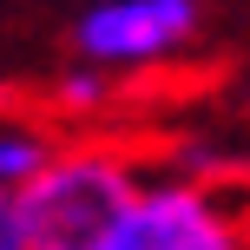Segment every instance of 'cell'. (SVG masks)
<instances>
[{"instance_id":"1","label":"cell","mask_w":250,"mask_h":250,"mask_svg":"<svg viewBox=\"0 0 250 250\" xmlns=\"http://www.w3.org/2000/svg\"><path fill=\"white\" fill-rule=\"evenodd\" d=\"M138 178L119 151H53L46 171H33L20 198L26 250H105L119 211L132 204Z\"/></svg>"},{"instance_id":"2","label":"cell","mask_w":250,"mask_h":250,"mask_svg":"<svg viewBox=\"0 0 250 250\" xmlns=\"http://www.w3.org/2000/svg\"><path fill=\"white\" fill-rule=\"evenodd\" d=\"M198 33V0H92L73 26L79 60L125 73V66H158Z\"/></svg>"},{"instance_id":"3","label":"cell","mask_w":250,"mask_h":250,"mask_svg":"<svg viewBox=\"0 0 250 250\" xmlns=\"http://www.w3.org/2000/svg\"><path fill=\"white\" fill-rule=\"evenodd\" d=\"M237 244V217L211 198L204 185H151L132 191L119 211L105 250H230Z\"/></svg>"},{"instance_id":"4","label":"cell","mask_w":250,"mask_h":250,"mask_svg":"<svg viewBox=\"0 0 250 250\" xmlns=\"http://www.w3.org/2000/svg\"><path fill=\"white\" fill-rule=\"evenodd\" d=\"M46 158H53V138L40 132V125L0 119V185H7V191H20L33 171H46Z\"/></svg>"},{"instance_id":"5","label":"cell","mask_w":250,"mask_h":250,"mask_svg":"<svg viewBox=\"0 0 250 250\" xmlns=\"http://www.w3.org/2000/svg\"><path fill=\"white\" fill-rule=\"evenodd\" d=\"M105 99V66H79V73H66L60 79V105H73V112H92V105Z\"/></svg>"},{"instance_id":"6","label":"cell","mask_w":250,"mask_h":250,"mask_svg":"<svg viewBox=\"0 0 250 250\" xmlns=\"http://www.w3.org/2000/svg\"><path fill=\"white\" fill-rule=\"evenodd\" d=\"M0 250H26V230H20V198L0 185Z\"/></svg>"}]
</instances>
